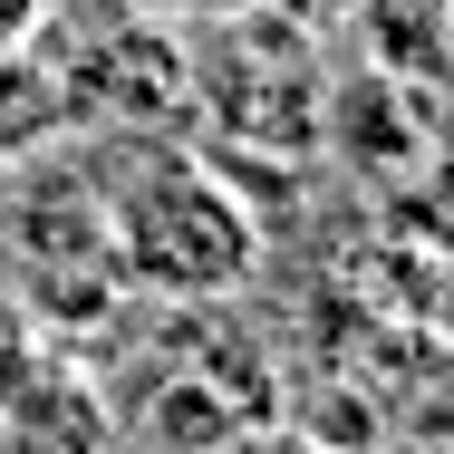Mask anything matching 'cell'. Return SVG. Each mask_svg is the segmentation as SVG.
Returning a JSON list of instances; mask_svg holds the SVG:
<instances>
[{"label":"cell","instance_id":"2","mask_svg":"<svg viewBox=\"0 0 454 454\" xmlns=\"http://www.w3.org/2000/svg\"><path fill=\"white\" fill-rule=\"evenodd\" d=\"M396 232H416L435 262H454V155H435L426 175L396 193Z\"/></svg>","mask_w":454,"mask_h":454},{"label":"cell","instance_id":"1","mask_svg":"<svg viewBox=\"0 0 454 454\" xmlns=\"http://www.w3.org/2000/svg\"><path fill=\"white\" fill-rule=\"evenodd\" d=\"M106 252L126 262V280L165 290V300H223L242 290L262 262V223L242 213V193L203 165L155 155L136 184H116L106 203Z\"/></svg>","mask_w":454,"mask_h":454}]
</instances>
